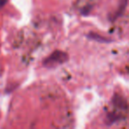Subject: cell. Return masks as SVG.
<instances>
[{"instance_id":"cell-1","label":"cell","mask_w":129,"mask_h":129,"mask_svg":"<svg viewBox=\"0 0 129 129\" xmlns=\"http://www.w3.org/2000/svg\"><path fill=\"white\" fill-rule=\"evenodd\" d=\"M6 0H0V8L2 7V6H4V5L6 4Z\"/></svg>"}]
</instances>
